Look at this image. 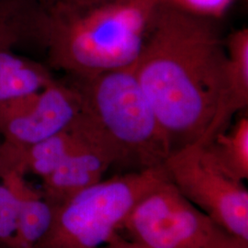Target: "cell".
<instances>
[{
	"label": "cell",
	"instance_id": "obj_1",
	"mask_svg": "<svg viewBox=\"0 0 248 248\" xmlns=\"http://www.w3.org/2000/svg\"><path fill=\"white\" fill-rule=\"evenodd\" d=\"M218 21L159 3L133 66L171 153L202 139L221 105L226 46Z\"/></svg>",
	"mask_w": 248,
	"mask_h": 248
},
{
	"label": "cell",
	"instance_id": "obj_2",
	"mask_svg": "<svg viewBox=\"0 0 248 248\" xmlns=\"http://www.w3.org/2000/svg\"><path fill=\"white\" fill-rule=\"evenodd\" d=\"M159 0H98L45 9L43 48L50 64L84 78L131 68Z\"/></svg>",
	"mask_w": 248,
	"mask_h": 248
},
{
	"label": "cell",
	"instance_id": "obj_3",
	"mask_svg": "<svg viewBox=\"0 0 248 248\" xmlns=\"http://www.w3.org/2000/svg\"><path fill=\"white\" fill-rule=\"evenodd\" d=\"M70 78L81 98L71 125L76 133L126 172L164 165L171 154L169 140L133 67Z\"/></svg>",
	"mask_w": 248,
	"mask_h": 248
},
{
	"label": "cell",
	"instance_id": "obj_4",
	"mask_svg": "<svg viewBox=\"0 0 248 248\" xmlns=\"http://www.w3.org/2000/svg\"><path fill=\"white\" fill-rule=\"evenodd\" d=\"M167 179L160 166L100 180L55 208L50 229L34 248L105 247L136 203Z\"/></svg>",
	"mask_w": 248,
	"mask_h": 248
},
{
	"label": "cell",
	"instance_id": "obj_5",
	"mask_svg": "<svg viewBox=\"0 0 248 248\" xmlns=\"http://www.w3.org/2000/svg\"><path fill=\"white\" fill-rule=\"evenodd\" d=\"M169 180L213 222L248 241V190L227 176L195 142L172 152L164 163Z\"/></svg>",
	"mask_w": 248,
	"mask_h": 248
},
{
	"label": "cell",
	"instance_id": "obj_6",
	"mask_svg": "<svg viewBox=\"0 0 248 248\" xmlns=\"http://www.w3.org/2000/svg\"><path fill=\"white\" fill-rule=\"evenodd\" d=\"M222 230L169 178L136 203L121 231L146 248H202Z\"/></svg>",
	"mask_w": 248,
	"mask_h": 248
},
{
	"label": "cell",
	"instance_id": "obj_7",
	"mask_svg": "<svg viewBox=\"0 0 248 248\" xmlns=\"http://www.w3.org/2000/svg\"><path fill=\"white\" fill-rule=\"evenodd\" d=\"M81 98L71 83L54 79L31 94L0 102V133L9 146L24 148L71 127Z\"/></svg>",
	"mask_w": 248,
	"mask_h": 248
},
{
	"label": "cell",
	"instance_id": "obj_8",
	"mask_svg": "<svg viewBox=\"0 0 248 248\" xmlns=\"http://www.w3.org/2000/svg\"><path fill=\"white\" fill-rule=\"evenodd\" d=\"M79 139L62 164L43 179V196L54 208L102 180L108 169L112 167L102 151L80 136Z\"/></svg>",
	"mask_w": 248,
	"mask_h": 248
},
{
	"label": "cell",
	"instance_id": "obj_9",
	"mask_svg": "<svg viewBox=\"0 0 248 248\" xmlns=\"http://www.w3.org/2000/svg\"><path fill=\"white\" fill-rule=\"evenodd\" d=\"M226 64L220 108L201 142H209L229 126L232 117L248 105V29L243 27L225 38ZM198 141V142H200Z\"/></svg>",
	"mask_w": 248,
	"mask_h": 248
},
{
	"label": "cell",
	"instance_id": "obj_10",
	"mask_svg": "<svg viewBox=\"0 0 248 248\" xmlns=\"http://www.w3.org/2000/svg\"><path fill=\"white\" fill-rule=\"evenodd\" d=\"M2 181L19 198L15 248H34L50 229L55 208L45 201L42 192L27 183L24 175L10 172Z\"/></svg>",
	"mask_w": 248,
	"mask_h": 248
},
{
	"label": "cell",
	"instance_id": "obj_11",
	"mask_svg": "<svg viewBox=\"0 0 248 248\" xmlns=\"http://www.w3.org/2000/svg\"><path fill=\"white\" fill-rule=\"evenodd\" d=\"M45 10L37 0H0V52L43 48Z\"/></svg>",
	"mask_w": 248,
	"mask_h": 248
},
{
	"label": "cell",
	"instance_id": "obj_12",
	"mask_svg": "<svg viewBox=\"0 0 248 248\" xmlns=\"http://www.w3.org/2000/svg\"><path fill=\"white\" fill-rule=\"evenodd\" d=\"M54 79L42 63L14 51L0 52V102L40 91Z\"/></svg>",
	"mask_w": 248,
	"mask_h": 248
},
{
	"label": "cell",
	"instance_id": "obj_13",
	"mask_svg": "<svg viewBox=\"0 0 248 248\" xmlns=\"http://www.w3.org/2000/svg\"><path fill=\"white\" fill-rule=\"evenodd\" d=\"M201 143V142H200ZM213 163L227 176L244 182L248 178V117L242 116L230 129L202 143Z\"/></svg>",
	"mask_w": 248,
	"mask_h": 248
},
{
	"label": "cell",
	"instance_id": "obj_14",
	"mask_svg": "<svg viewBox=\"0 0 248 248\" xmlns=\"http://www.w3.org/2000/svg\"><path fill=\"white\" fill-rule=\"evenodd\" d=\"M19 198L4 182H0V242L15 248L18 228Z\"/></svg>",
	"mask_w": 248,
	"mask_h": 248
},
{
	"label": "cell",
	"instance_id": "obj_15",
	"mask_svg": "<svg viewBox=\"0 0 248 248\" xmlns=\"http://www.w3.org/2000/svg\"><path fill=\"white\" fill-rule=\"evenodd\" d=\"M236 0H159V3L191 15L220 20Z\"/></svg>",
	"mask_w": 248,
	"mask_h": 248
},
{
	"label": "cell",
	"instance_id": "obj_16",
	"mask_svg": "<svg viewBox=\"0 0 248 248\" xmlns=\"http://www.w3.org/2000/svg\"><path fill=\"white\" fill-rule=\"evenodd\" d=\"M202 248H248V241L222 230Z\"/></svg>",
	"mask_w": 248,
	"mask_h": 248
},
{
	"label": "cell",
	"instance_id": "obj_17",
	"mask_svg": "<svg viewBox=\"0 0 248 248\" xmlns=\"http://www.w3.org/2000/svg\"><path fill=\"white\" fill-rule=\"evenodd\" d=\"M107 246L109 248H146L132 240L124 237L120 232L117 233Z\"/></svg>",
	"mask_w": 248,
	"mask_h": 248
},
{
	"label": "cell",
	"instance_id": "obj_18",
	"mask_svg": "<svg viewBox=\"0 0 248 248\" xmlns=\"http://www.w3.org/2000/svg\"><path fill=\"white\" fill-rule=\"evenodd\" d=\"M40 5L44 9H49L54 6H60V5H78V4H85L90 3L98 0H37Z\"/></svg>",
	"mask_w": 248,
	"mask_h": 248
},
{
	"label": "cell",
	"instance_id": "obj_19",
	"mask_svg": "<svg viewBox=\"0 0 248 248\" xmlns=\"http://www.w3.org/2000/svg\"><path fill=\"white\" fill-rule=\"evenodd\" d=\"M109 248L108 246H105V247H102V248Z\"/></svg>",
	"mask_w": 248,
	"mask_h": 248
}]
</instances>
